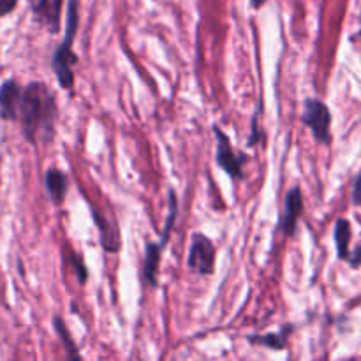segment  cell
<instances>
[{
  "label": "cell",
  "instance_id": "obj_14",
  "mask_svg": "<svg viewBox=\"0 0 361 361\" xmlns=\"http://www.w3.org/2000/svg\"><path fill=\"white\" fill-rule=\"evenodd\" d=\"M349 242H351V224L345 219H338L335 224V245H337V254L341 259L348 261Z\"/></svg>",
  "mask_w": 361,
  "mask_h": 361
},
{
  "label": "cell",
  "instance_id": "obj_7",
  "mask_svg": "<svg viewBox=\"0 0 361 361\" xmlns=\"http://www.w3.org/2000/svg\"><path fill=\"white\" fill-rule=\"evenodd\" d=\"M303 214V196L300 187H293L286 196L284 214L281 219V231L284 236H293L296 231L298 219Z\"/></svg>",
  "mask_w": 361,
  "mask_h": 361
},
{
  "label": "cell",
  "instance_id": "obj_8",
  "mask_svg": "<svg viewBox=\"0 0 361 361\" xmlns=\"http://www.w3.org/2000/svg\"><path fill=\"white\" fill-rule=\"evenodd\" d=\"M21 94L16 80H6L0 85V116L4 120H16L20 116Z\"/></svg>",
  "mask_w": 361,
  "mask_h": 361
},
{
  "label": "cell",
  "instance_id": "obj_10",
  "mask_svg": "<svg viewBox=\"0 0 361 361\" xmlns=\"http://www.w3.org/2000/svg\"><path fill=\"white\" fill-rule=\"evenodd\" d=\"M44 183H46V190H48L53 203L62 204L63 200H66V192H67V176L63 175L60 169L51 168L46 171Z\"/></svg>",
  "mask_w": 361,
  "mask_h": 361
},
{
  "label": "cell",
  "instance_id": "obj_6",
  "mask_svg": "<svg viewBox=\"0 0 361 361\" xmlns=\"http://www.w3.org/2000/svg\"><path fill=\"white\" fill-rule=\"evenodd\" d=\"M63 0H30V9L35 21L49 34H59Z\"/></svg>",
  "mask_w": 361,
  "mask_h": 361
},
{
  "label": "cell",
  "instance_id": "obj_1",
  "mask_svg": "<svg viewBox=\"0 0 361 361\" xmlns=\"http://www.w3.org/2000/svg\"><path fill=\"white\" fill-rule=\"evenodd\" d=\"M56 97L42 81H32L21 94L20 116L25 140L30 145L37 143L42 136L49 141L55 136L56 122Z\"/></svg>",
  "mask_w": 361,
  "mask_h": 361
},
{
  "label": "cell",
  "instance_id": "obj_4",
  "mask_svg": "<svg viewBox=\"0 0 361 361\" xmlns=\"http://www.w3.org/2000/svg\"><path fill=\"white\" fill-rule=\"evenodd\" d=\"M215 137H217V164L226 175H229L231 178L242 180L243 178V166L249 161L245 154H236L235 148H233L231 141H229L228 134L221 129V127H214Z\"/></svg>",
  "mask_w": 361,
  "mask_h": 361
},
{
  "label": "cell",
  "instance_id": "obj_12",
  "mask_svg": "<svg viewBox=\"0 0 361 361\" xmlns=\"http://www.w3.org/2000/svg\"><path fill=\"white\" fill-rule=\"evenodd\" d=\"M94 217L97 221L99 231H101V243L108 252H116L120 249V238H118V229L115 224L109 226L106 219H102L97 212H94Z\"/></svg>",
  "mask_w": 361,
  "mask_h": 361
},
{
  "label": "cell",
  "instance_id": "obj_3",
  "mask_svg": "<svg viewBox=\"0 0 361 361\" xmlns=\"http://www.w3.org/2000/svg\"><path fill=\"white\" fill-rule=\"evenodd\" d=\"M302 120L319 143L330 145L331 113L323 101H319V99H307Z\"/></svg>",
  "mask_w": 361,
  "mask_h": 361
},
{
  "label": "cell",
  "instance_id": "obj_21",
  "mask_svg": "<svg viewBox=\"0 0 361 361\" xmlns=\"http://www.w3.org/2000/svg\"><path fill=\"white\" fill-rule=\"evenodd\" d=\"M250 4H252L254 9H261L267 4V0H250Z\"/></svg>",
  "mask_w": 361,
  "mask_h": 361
},
{
  "label": "cell",
  "instance_id": "obj_16",
  "mask_svg": "<svg viewBox=\"0 0 361 361\" xmlns=\"http://www.w3.org/2000/svg\"><path fill=\"white\" fill-rule=\"evenodd\" d=\"M259 111H261V106L257 108V111L254 113V116H252V126H250L252 133H250L249 141H247V143H249V147H254V145H257L264 137V133L261 130L259 123H257V118H259Z\"/></svg>",
  "mask_w": 361,
  "mask_h": 361
},
{
  "label": "cell",
  "instance_id": "obj_11",
  "mask_svg": "<svg viewBox=\"0 0 361 361\" xmlns=\"http://www.w3.org/2000/svg\"><path fill=\"white\" fill-rule=\"evenodd\" d=\"M53 328H55L56 335L60 337V342L63 345V351H66V361H81V355L78 351V345L74 344L73 337H71L69 330H67L66 323L60 316L53 317Z\"/></svg>",
  "mask_w": 361,
  "mask_h": 361
},
{
  "label": "cell",
  "instance_id": "obj_18",
  "mask_svg": "<svg viewBox=\"0 0 361 361\" xmlns=\"http://www.w3.org/2000/svg\"><path fill=\"white\" fill-rule=\"evenodd\" d=\"M16 4L18 0H0V18L13 13V11L16 9Z\"/></svg>",
  "mask_w": 361,
  "mask_h": 361
},
{
  "label": "cell",
  "instance_id": "obj_2",
  "mask_svg": "<svg viewBox=\"0 0 361 361\" xmlns=\"http://www.w3.org/2000/svg\"><path fill=\"white\" fill-rule=\"evenodd\" d=\"M80 25V0H69L67 4V30L62 44L55 49L51 56V67L59 85L63 90H71L74 85L73 67L78 63L76 53L73 51L74 37Z\"/></svg>",
  "mask_w": 361,
  "mask_h": 361
},
{
  "label": "cell",
  "instance_id": "obj_9",
  "mask_svg": "<svg viewBox=\"0 0 361 361\" xmlns=\"http://www.w3.org/2000/svg\"><path fill=\"white\" fill-rule=\"evenodd\" d=\"M161 254L162 247L155 242H148L147 249H145V267L143 275L145 281L148 286L155 288L157 286V274H159V264H161Z\"/></svg>",
  "mask_w": 361,
  "mask_h": 361
},
{
  "label": "cell",
  "instance_id": "obj_20",
  "mask_svg": "<svg viewBox=\"0 0 361 361\" xmlns=\"http://www.w3.org/2000/svg\"><path fill=\"white\" fill-rule=\"evenodd\" d=\"M349 264H351L353 268H358L361 267V247L355 250V252H349V257H348Z\"/></svg>",
  "mask_w": 361,
  "mask_h": 361
},
{
  "label": "cell",
  "instance_id": "obj_19",
  "mask_svg": "<svg viewBox=\"0 0 361 361\" xmlns=\"http://www.w3.org/2000/svg\"><path fill=\"white\" fill-rule=\"evenodd\" d=\"M353 201H355V204L361 207V171L356 176L355 187H353Z\"/></svg>",
  "mask_w": 361,
  "mask_h": 361
},
{
  "label": "cell",
  "instance_id": "obj_22",
  "mask_svg": "<svg viewBox=\"0 0 361 361\" xmlns=\"http://www.w3.org/2000/svg\"><path fill=\"white\" fill-rule=\"evenodd\" d=\"M360 20H361V18H360ZM358 35H360V39H361V27H360V32H358Z\"/></svg>",
  "mask_w": 361,
  "mask_h": 361
},
{
  "label": "cell",
  "instance_id": "obj_5",
  "mask_svg": "<svg viewBox=\"0 0 361 361\" xmlns=\"http://www.w3.org/2000/svg\"><path fill=\"white\" fill-rule=\"evenodd\" d=\"M190 270L200 275H212L215 270V245L203 233H194L189 250Z\"/></svg>",
  "mask_w": 361,
  "mask_h": 361
},
{
  "label": "cell",
  "instance_id": "obj_13",
  "mask_svg": "<svg viewBox=\"0 0 361 361\" xmlns=\"http://www.w3.org/2000/svg\"><path fill=\"white\" fill-rule=\"evenodd\" d=\"M291 326H284L281 331H275V334H267V335H252L249 337L250 344L256 345H264V348L275 349V351H282L288 344V335L291 331Z\"/></svg>",
  "mask_w": 361,
  "mask_h": 361
},
{
  "label": "cell",
  "instance_id": "obj_17",
  "mask_svg": "<svg viewBox=\"0 0 361 361\" xmlns=\"http://www.w3.org/2000/svg\"><path fill=\"white\" fill-rule=\"evenodd\" d=\"M71 264H73L74 271H76L78 281H80L81 284H85L88 279V271H87V267H85V263H83V257L76 256V254H71Z\"/></svg>",
  "mask_w": 361,
  "mask_h": 361
},
{
  "label": "cell",
  "instance_id": "obj_15",
  "mask_svg": "<svg viewBox=\"0 0 361 361\" xmlns=\"http://www.w3.org/2000/svg\"><path fill=\"white\" fill-rule=\"evenodd\" d=\"M176 215H178V197H176L175 190H169V196H168V219H166V226H164V231L161 235V242L159 245L164 249L166 243H168L169 236H171L173 228H175V222H176Z\"/></svg>",
  "mask_w": 361,
  "mask_h": 361
}]
</instances>
